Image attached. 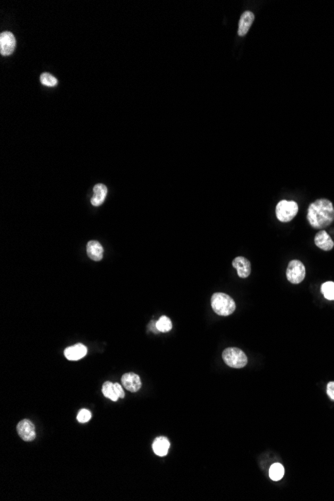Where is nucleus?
Segmentation results:
<instances>
[{"label":"nucleus","mask_w":334,"mask_h":501,"mask_svg":"<svg viewBox=\"0 0 334 501\" xmlns=\"http://www.w3.org/2000/svg\"><path fill=\"white\" fill-rule=\"evenodd\" d=\"M307 220L315 229H323L334 221V207L330 200L321 198L312 202L307 211Z\"/></svg>","instance_id":"1"},{"label":"nucleus","mask_w":334,"mask_h":501,"mask_svg":"<svg viewBox=\"0 0 334 501\" xmlns=\"http://www.w3.org/2000/svg\"><path fill=\"white\" fill-rule=\"evenodd\" d=\"M211 307L216 314L228 316L235 311L236 304L229 295L222 292H217L211 297Z\"/></svg>","instance_id":"2"},{"label":"nucleus","mask_w":334,"mask_h":501,"mask_svg":"<svg viewBox=\"0 0 334 501\" xmlns=\"http://www.w3.org/2000/svg\"><path fill=\"white\" fill-rule=\"evenodd\" d=\"M222 358L225 363L232 368H242L246 366L248 362L246 354L236 347L226 348L222 353Z\"/></svg>","instance_id":"3"},{"label":"nucleus","mask_w":334,"mask_h":501,"mask_svg":"<svg viewBox=\"0 0 334 501\" xmlns=\"http://www.w3.org/2000/svg\"><path fill=\"white\" fill-rule=\"evenodd\" d=\"M298 212V205L295 201L281 200L276 205V217L281 222L291 221Z\"/></svg>","instance_id":"4"},{"label":"nucleus","mask_w":334,"mask_h":501,"mask_svg":"<svg viewBox=\"0 0 334 501\" xmlns=\"http://www.w3.org/2000/svg\"><path fill=\"white\" fill-rule=\"evenodd\" d=\"M286 277L292 284H298L302 282L305 278V267L303 263L299 260H291L288 263L286 270Z\"/></svg>","instance_id":"5"},{"label":"nucleus","mask_w":334,"mask_h":501,"mask_svg":"<svg viewBox=\"0 0 334 501\" xmlns=\"http://www.w3.org/2000/svg\"><path fill=\"white\" fill-rule=\"evenodd\" d=\"M16 429H17V433L20 438L26 442H31L36 437L35 426L28 419H22L17 424Z\"/></svg>","instance_id":"6"},{"label":"nucleus","mask_w":334,"mask_h":501,"mask_svg":"<svg viewBox=\"0 0 334 501\" xmlns=\"http://www.w3.org/2000/svg\"><path fill=\"white\" fill-rule=\"evenodd\" d=\"M16 45V40L13 33L10 31H4L0 34V53L2 55H10Z\"/></svg>","instance_id":"7"},{"label":"nucleus","mask_w":334,"mask_h":501,"mask_svg":"<svg viewBox=\"0 0 334 501\" xmlns=\"http://www.w3.org/2000/svg\"><path fill=\"white\" fill-rule=\"evenodd\" d=\"M254 19H255V15L252 11L246 10L241 14L240 19H239V24H238V30H237V33L239 36L243 37L246 35L250 27H251L252 23L254 22Z\"/></svg>","instance_id":"8"},{"label":"nucleus","mask_w":334,"mask_h":501,"mask_svg":"<svg viewBox=\"0 0 334 501\" xmlns=\"http://www.w3.org/2000/svg\"><path fill=\"white\" fill-rule=\"evenodd\" d=\"M121 381L123 387L130 392L138 391L142 385L140 377L133 372L125 373L121 378Z\"/></svg>","instance_id":"9"},{"label":"nucleus","mask_w":334,"mask_h":501,"mask_svg":"<svg viewBox=\"0 0 334 501\" xmlns=\"http://www.w3.org/2000/svg\"><path fill=\"white\" fill-rule=\"evenodd\" d=\"M232 266L237 270V274L240 278H247L251 273V264L248 259L243 256H238L234 258L232 262Z\"/></svg>","instance_id":"10"},{"label":"nucleus","mask_w":334,"mask_h":501,"mask_svg":"<svg viewBox=\"0 0 334 501\" xmlns=\"http://www.w3.org/2000/svg\"><path fill=\"white\" fill-rule=\"evenodd\" d=\"M86 354H87V348L85 345H83L81 343L75 344V345H73V346L67 347L64 350L65 357L71 361L79 360L84 357Z\"/></svg>","instance_id":"11"},{"label":"nucleus","mask_w":334,"mask_h":501,"mask_svg":"<svg viewBox=\"0 0 334 501\" xmlns=\"http://www.w3.org/2000/svg\"><path fill=\"white\" fill-rule=\"evenodd\" d=\"M314 242L317 247L324 250V251H329L334 246L333 240L331 239V237L328 235V233L325 230H321L315 235Z\"/></svg>","instance_id":"12"},{"label":"nucleus","mask_w":334,"mask_h":501,"mask_svg":"<svg viewBox=\"0 0 334 501\" xmlns=\"http://www.w3.org/2000/svg\"><path fill=\"white\" fill-rule=\"evenodd\" d=\"M87 255L94 261H100L103 258V247L96 240H91L87 243Z\"/></svg>","instance_id":"13"},{"label":"nucleus","mask_w":334,"mask_h":501,"mask_svg":"<svg viewBox=\"0 0 334 501\" xmlns=\"http://www.w3.org/2000/svg\"><path fill=\"white\" fill-rule=\"evenodd\" d=\"M169 447H170V443H169L168 439L164 436L157 437L152 443V449H153L154 453L160 457L167 455Z\"/></svg>","instance_id":"14"},{"label":"nucleus","mask_w":334,"mask_h":501,"mask_svg":"<svg viewBox=\"0 0 334 501\" xmlns=\"http://www.w3.org/2000/svg\"><path fill=\"white\" fill-rule=\"evenodd\" d=\"M93 192L94 195L91 198V204L93 206H100L104 202L105 197L107 195V187L101 183L96 184L93 187Z\"/></svg>","instance_id":"15"},{"label":"nucleus","mask_w":334,"mask_h":501,"mask_svg":"<svg viewBox=\"0 0 334 501\" xmlns=\"http://www.w3.org/2000/svg\"><path fill=\"white\" fill-rule=\"evenodd\" d=\"M269 476L273 481H279L284 476V467L280 463H274L269 469Z\"/></svg>","instance_id":"16"},{"label":"nucleus","mask_w":334,"mask_h":501,"mask_svg":"<svg viewBox=\"0 0 334 501\" xmlns=\"http://www.w3.org/2000/svg\"><path fill=\"white\" fill-rule=\"evenodd\" d=\"M102 392L104 394L105 397H107V398H109L110 400L112 401H117L119 397L116 395L115 393V390H114V383L110 382V381H106L103 386H102Z\"/></svg>","instance_id":"17"},{"label":"nucleus","mask_w":334,"mask_h":501,"mask_svg":"<svg viewBox=\"0 0 334 501\" xmlns=\"http://www.w3.org/2000/svg\"><path fill=\"white\" fill-rule=\"evenodd\" d=\"M155 326H156V329L160 332H168L169 330H171L172 323L168 317L161 316L159 318V320L155 323Z\"/></svg>","instance_id":"18"},{"label":"nucleus","mask_w":334,"mask_h":501,"mask_svg":"<svg viewBox=\"0 0 334 501\" xmlns=\"http://www.w3.org/2000/svg\"><path fill=\"white\" fill-rule=\"evenodd\" d=\"M321 292L326 299L334 300V282H324L321 286Z\"/></svg>","instance_id":"19"},{"label":"nucleus","mask_w":334,"mask_h":501,"mask_svg":"<svg viewBox=\"0 0 334 501\" xmlns=\"http://www.w3.org/2000/svg\"><path fill=\"white\" fill-rule=\"evenodd\" d=\"M40 81L43 85L48 86V87H53V86L57 85V79L51 75L50 73H42L40 76Z\"/></svg>","instance_id":"20"},{"label":"nucleus","mask_w":334,"mask_h":501,"mask_svg":"<svg viewBox=\"0 0 334 501\" xmlns=\"http://www.w3.org/2000/svg\"><path fill=\"white\" fill-rule=\"evenodd\" d=\"M91 418V412L87 409H81L77 415V420L80 423H86Z\"/></svg>","instance_id":"21"},{"label":"nucleus","mask_w":334,"mask_h":501,"mask_svg":"<svg viewBox=\"0 0 334 501\" xmlns=\"http://www.w3.org/2000/svg\"><path fill=\"white\" fill-rule=\"evenodd\" d=\"M114 390H115L116 395H117V396L119 397V398H124L125 393H124V390H123V388L121 387V385H120V384H118V383H114Z\"/></svg>","instance_id":"22"},{"label":"nucleus","mask_w":334,"mask_h":501,"mask_svg":"<svg viewBox=\"0 0 334 501\" xmlns=\"http://www.w3.org/2000/svg\"><path fill=\"white\" fill-rule=\"evenodd\" d=\"M326 390H327V395L329 396V398L334 400V381H331L327 384Z\"/></svg>","instance_id":"23"}]
</instances>
